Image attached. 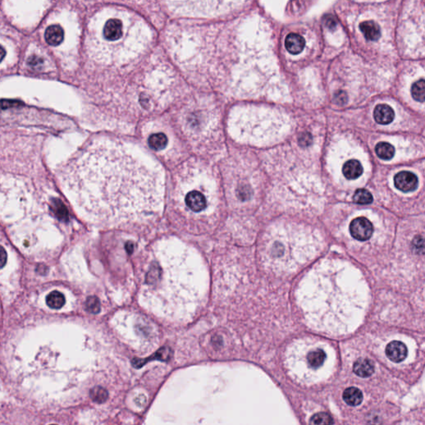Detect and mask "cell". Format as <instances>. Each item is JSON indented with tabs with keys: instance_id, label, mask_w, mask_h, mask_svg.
<instances>
[{
	"instance_id": "obj_14",
	"label": "cell",
	"mask_w": 425,
	"mask_h": 425,
	"mask_svg": "<svg viewBox=\"0 0 425 425\" xmlns=\"http://www.w3.org/2000/svg\"><path fill=\"white\" fill-rule=\"evenodd\" d=\"M343 398L350 406H357L363 400V394L357 388L350 387L344 391Z\"/></svg>"
},
{
	"instance_id": "obj_24",
	"label": "cell",
	"mask_w": 425,
	"mask_h": 425,
	"mask_svg": "<svg viewBox=\"0 0 425 425\" xmlns=\"http://www.w3.org/2000/svg\"><path fill=\"white\" fill-rule=\"evenodd\" d=\"M413 250L418 254H425V238H415L413 242Z\"/></svg>"
},
{
	"instance_id": "obj_21",
	"label": "cell",
	"mask_w": 425,
	"mask_h": 425,
	"mask_svg": "<svg viewBox=\"0 0 425 425\" xmlns=\"http://www.w3.org/2000/svg\"><path fill=\"white\" fill-rule=\"evenodd\" d=\"M309 424L310 425H333V419L329 414L321 412L313 415Z\"/></svg>"
},
{
	"instance_id": "obj_19",
	"label": "cell",
	"mask_w": 425,
	"mask_h": 425,
	"mask_svg": "<svg viewBox=\"0 0 425 425\" xmlns=\"http://www.w3.org/2000/svg\"><path fill=\"white\" fill-rule=\"evenodd\" d=\"M412 96L418 102H425V80H419L411 87Z\"/></svg>"
},
{
	"instance_id": "obj_25",
	"label": "cell",
	"mask_w": 425,
	"mask_h": 425,
	"mask_svg": "<svg viewBox=\"0 0 425 425\" xmlns=\"http://www.w3.org/2000/svg\"><path fill=\"white\" fill-rule=\"evenodd\" d=\"M346 100H347V96H346V94L344 91H339L335 96V101H336L337 104H345V102H346Z\"/></svg>"
},
{
	"instance_id": "obj_22",
	"label": "cell",
	"mask_w": 425,
	"mask_h": 425,
	"mask_svg": "<svg viewBox=\"0 0 425 425\" xmlns=\"http://www.w3.org/2000/svg\"><path fill=\"white\" fill-rule=\"evenodd\" d=\"M353 198L356 203L360 204H369L373 201L371 194L368 190L364 189L356 190Z\"/></svg>"
},
{
	"instance_id": "obj_18",
	"label": "cell",
	"mask_w": 425,
	"mask_h": 425,
	"mask_svg": "<svg viewBox=\"0 0 425 425\" xmlns=\"http://www.w3.org/2000/svg\"><path fill=\"white\" fill-rule=\"evenodd\" d=\"M168 140L166 135L163 133H157V134L151 135L148 140V143L151 149L155 150H163L167 144Z\"/></svg>"
},
{
	"instance_id": "obj_6",
	"label": "cell",
	"mask_w": 425,
	"mask_h": 425,
	"mask_svg": "<svg viewBox=\"0 0 425 425\" xmlns=\"http://www.w3.org/2000/svg\"><path fill=\"white\" fill-rule=\"evenodd\" d=\"M385 353L387 356L388 358L391 361L398 363L404 361V359L406 358L407 354H408V350H407L406 345H404V343L398 341V340H394L392 342L388 344L385 349Z\"/></svg>"
},
{
	"instance_id": "obj_8",
	"label": "cell",
	"mask_w": 425,
	"mask_h": 425,
	"mask_svg": "<svg viewBox=\"0 0 425 425\" xmlns=\"http://www.w3.org/2000/svg\"><path fill=\"white\" fill-rule=\"evenodd\" d=\"M395 117L394 110L390 106L380 104L374 108V118L375 121L380 125L391 123Z\"/></svg>"
},
{
	"instance_id": "obj_16",
	"label": "cell",
	"mask_w": 425,
	"mask_h": 425,
	"mask_svg": "<svg viewBox=\"0 0 425 425\" xmlns=\"http://www.w3.org/2000/svg\"><path fill=\"white\" fill-rule=\"evenodd\" d=\"M64 295L57 291H52L47 297V304L53 309H61L65 305Z\"/></svg>"
},
{
	"instance_id": "obj_26",
	"label": "cell",
	"mask_w": 425,
	"mask_h": 425,
	"mask_svg": "<svg viewBox=\"0 0 425 425\" xmlns=\"http://www.w3.org/2000/svg\"><path fill=\"white\" fill-rule=\"evenodd\" d=\"M312 137L310 134H303L300 137L299 143L302 146H308L312 143Z\"/></svg>"
},
{
	"instance_id": "obj_2",
	"label": "cell",
	"mask_w": 425,
	"mask_h": 425,
	"mask_svg": "<svg viewBox=\"0 0 425 425\" xmlns=\"http://www.w3.org/2000/svg\"><path fill=\"white\" fill-rule=\"evenodd\" d=\"M180 273L176 257L160 247L152 250L141 290L142 301L149 310L162 316L173 314L182 298Z\"/></svg>"
},
{
	"instance_id": "obj_15",
	"label": "cell",
	"mask_w": 425,
	"mask_h": 425,
	"mask_svg": "<svg viewBox=\"0 0 425 425\" xmlns=\"http://www.w3.org/2000/svg\"><path fill=\"white\" fill-rule=\"evenodd\" d=\"M326 358V353L321 349L312 350L308 355V364L313 369H317L321 367Z\"/></svg>"
},
{
	"instance_id": "obj_23",
	"label": "cell",
	"mask_w": 425,
	"mask_h": 425,
	"mask_svg": "<svg viewBox=\"0 0 425 425\" xmlns=\"http://www.w3.org/2000/svg\"><path fill=\"white\" fill-rule=\"evenodd\" d=\"M86 308L91 313H97L100 312V303L98 299L95 297H90L87 298L86 302Z\"/></svg>"
},
{
	"instance_id": "obj_3",
	"label": "cell",
	"mask_w": 425,
	"mask_h": 425,
	"mask_svg": "<svg viewBox=\"0 0 425 425\" xmlns=\"http://www.w3.org/2000/svg\"><path fill=\"white\" fill-rule=\"evenodd\" d=\"M126 14H115L113 16H109L107 20L103 23V27L101 29L100 39H102L101 44L103 46V50L107 47H115L120 46V43H125L126 38H128L127 33H132L135 19L130 21L126 20Z\"/></svg>"
},
{
	"instance_id": "obj_11",
	"label": "cell",
	"mask_w": 425,
	"mask_h": 425,
	"mask_svg": "<svg viewBox=\"0 0 425 425\" xmlns=\"http://www.w3.org/2000/svg\"><path fill=\"white\" fill-rule=\"evenodd\" d=\"M353 370L360 377H369L374 373V364L369 359H359L354 364Z\"/></svg>"
},
{
	"instance_id": "obj_4",
	"label": "cell",
	"mask_w": 425,
	"mask_h": 425,
	"mask_svg": "<svg viewBox=\"0 0 425 425\" xmlns=\"http://www.w3.org/2000/svg\"><path fill=\"white\" fill-rule=\"evenodd\" d=\"M350 231L351 235L357 240H368L373 233V226L367 218L358 217L350 224Z\"/></svg>"
},
{
	"instance_id": "obj_17",
	"label": "cell",
	"mask_w": 425,
	"mask_h": 425,
	"mask_svg": "<svg viewBox=\"0 0 425 425\" xmlns=\"http://www.w3.org/2000/svg\"><path fill=\"white\" fill-rule=\"evenodd\" d=\"M375 152L382 160H391L395 155V149L390 143L380 142L375 147Z\"/></svg>"
},
{
	"instance_id": "obj_1",
	"label": "cell",
	"mask_w": 425,
	"mask_h": 425,
	"mask_svg": "<svg viewBox=\"0 0 425 425\" xmlns=\"http://www.w3.org/2000/svg\"><path fill=\"white\" fill-rule=\"evenodd\" d=\"M60 181L79 213L106 226L146 222L162 203L157 167L113 140H96L82 148L63 166Z\"/></svg>"
},
{
	"instance_id": "obj_27",
	"label": "cell",
	"mask_w": 425,
	"mask_h": 425,
	"mask_svg": "<svg viewBox=\"0 0 425 425\" xmlns=\"http://www.w3.org/2000/svg\"><path fill=\"white\" fill-rule=\"evenodd\" d=\"M6 257H7V255H6L5 250L3 249H2V251H1V262H2V268H3V266L5 264Z\"/></svg>"
},
{
	"instance_id": "obj_13",
	"label": "cell",
	"mask_w": 425,
	"mask_h": 425,
	"mask_svg": "<svg viewBox=\"0 0 425 425\" xmlns=\"http://www.w3.org/2000/svg\"><path fill=\"white\" fill-rule=\"evenodd\" d=\"M342 171L346 179H356L363 173V167L358 161L350 160L344 165Z\"/></svg>"
},
{
	"instance_id": "obj_10",
	"label": "cell",
	"mask_w": 425,
	"mask_h": 425,
	"mask_svg": "<svg viewBox=\"0 0 425 425\" xmlns=\"http://www.w3.org/2000/svg\"><path fill=\"white\" fill-rule=\"evenodd\" d=\"M64 38V31L59 25H51L45 32L46 42L51 46H57L62 43Z\"/></svg>"
},
{
	"instance_id": "obj_28",
	"label": "cell",
	"mask_w": 425,
	"mask_h": 425,
	"mask_svg": "<svg viewBox=\"0 0 425 425\" xmlns=\"http://www.w3.org/2000/svg\"></svg>"
},
{
	"instance_id": "obj_5",
	"label": "cell",
	"mask_w": 425,
	"mask_h": 425,
	"mask_svg": "<svg viewBox=\"0 0 425 425\" xmlns=\"http://www.w3.org/2000/svg\"><path fill=\"white\" fill-rule=\"evenodd\" d=\"M394 183L396 187L402 192H412L417 188L418 178L411 172L401 171L396 174Z\"/></svg>"
},
{
	"instance_id": "obj_20",
	"label": "cell",
	"mask_w": 425,
	"mask_h": 425,
	"mask_svg": "<svg viewBox=\"0 0 425 425\" xmlns=\"http://www.w3.org/2000/svg\"><path fill=\"white\" fill-rule=\"evenodd\" d=\"M90 396L94 402H96L97 404H102L107 401L108 398V391L105 388L96 386L93 389H91Z\"/></svg>"
},
{
	"instance_id": "obj_12",
	"label": "cell",
	"mask_w": 425,
	"mask_h": 425,
	"mask_svg": "<svg viewBox=\"0 0 425 425\" xmlns=\"http://www.w3.org/2000/svg\"><path fill=\"white\" fill-rule=\"evenodd\" d=\"M360 29L365 38L369 41H376L380 37V28L374 21H365L360 24Z\"/></svg>"
},
{
	"instance_id": "obj_7",
	"label": "cell",
	"mask_w": 425,
	"mask_h": 425,
	"mask_svg": "<svg viewBox=\"0 0 425 425\" xmlns=\"http://www.w3.org/2000/svg\"><path fill=\"white\" fill-rule=\"evenodd\" d=\"M185 203L194 212L202 211L203 209H205L207 204L205 197L200 192L196 190L188 193L185 198Z\"/></svg>"
},
{
	"instance_id": "obj_9",
	"label": "cell",
	"mask_w": 425,
	"mask_h": 425,
	"mask_svg": "<svg viewBox=\"0 0 425 425\" xmlns=\"http://www.w3.org/2000/svg\"><path fill=\"white\" fill-rule=\"evenodd\" d=\"M285 47L290 54H301L305 47V40L301 35L291 32L286 36Z\"/></svg>"
}]
</instances>
